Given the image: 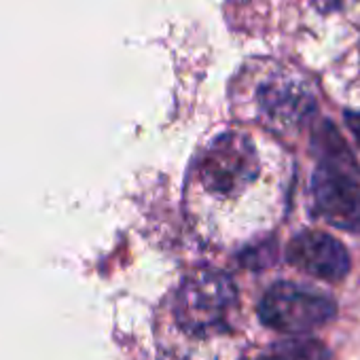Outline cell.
Returning <instances> with one entry per match:
<instances>
[{"label":"cell","mask_w":360,"mask_h":360,"mask_svg":"<svg viewBox=\"0 0 360 360\" xmlns=\"http://www.w3.org/2000/svg\"><path fill=\"white\" fill-rule=\"evenodd\" d=\"M286 259L297 269L326 282H339L349 271L345 246L322 231H303L295 236L286 248Z\"/></svg>","instance_id":"cell-6"},{"label":"cell","mask_w":360,"mask_h":360,"mask_svg":"<svg viewBox=\"0 0 360 360\" xmlns=\"http://www.w3.org/2000/svg\"><path fill=\"white\" fill-rule=\"evenodd\" d=\"M238 290L233 280L217 269H198L180 284L174 314L178 324L189 333L206 335L223 326L236 305Z\"/></svg>","instance_id":"cell-1"},{"label":"cell","mask_w":360,"mask_h":360,"mask_svg":"<svg viewBox=\"0 0 360 360\" xmlns=\"http://www.w3.org/2000/svg\"><path fill=\"white\" fill-rule=\"evenodd\" d=\"M345 123H347L349 131L354 134L356 142L360 144V112H345Z\"/></svg>","instance_id":"cell-9"},{"label":"cell","mask_w":360,"mask_h":360,"mask_svg":"<svg viewBox=\"0 0 360 360\" xmlns=\"http://www.w3.org/2000/svg\"><path fill=\"white\" fill-rule=\"evenodd\" d=\"M259 360H284V358H280V356H265V358H259Z\"/></svg>","instance_id":"cell-10"},{"label":"cell","mask_w":360,"mask_h":360,"mask_svg":"<svg viewBox=\"0 0 360 360\" xmlns=\"http://www.w3.org/2000/svg\"><path fill=\"white\" fill-rule=\"evenodd\" d=\"M311 198L318 219L341 231L360 233V183L356 165L320 161L311 178Z\"/></svg>","instance_id":"cell-4"},{"label":"cell","mask_w":360,"mask_h":360,"mask_svg":"<svg viewBox=\"0 0 360 360\" xmlns=\"http://www.w3.org/2000/svg\"><path fill=\"white\" fill-rule=\"evenodd\" d=\"M337 314V305L330 297L297 286L292 282L274 284L259 303V316L263 324L278 333L303 335L311 333Z\"/></svg>","instance_id":"cell-3"},{"label":"cell","mask_w":360,"mask_h":360,"mask_svg":"<svg viewBox=\"0 0 360 360\" xmlns=\"http://www.w3.org/2000/svg\"><path fill=\"white\" fill-rule=\"evenodd\" d=\"M259 172L261 161L255 142L242 134H225L206 148L198 176L208 193L233 198L255 183Z\"/></svg>","instance_id":"cell-2"},{"label":"cell","mask_w":360,"mask_h":360,"mask_svg":"<svg viewBox=\"0 0 360 360\" xmlns=\"http://www.w3.org/2000/svg\"><path fill=\"white\" fill-rule=\"evenodd\" d=\"M255 98L261 119L276 129L297 127L309 121L316 112V100L309 89L278 72L259 83Z\"/></svg>","instance_id":"cell-5"},{"label":"cell","mask_w":360,"mask_h":360,"mask_svg":"<svg viewBox=\"0 0 360 360\" xmlns=\"http://www.w3.org/2000/svg\"><path fill=\"white\" fill-rule=\"evenodd\" d=\"M309 3L322 13H333V11H341V9L358 3V0H309Z\"/></svg>","instance_id":"cell-8"},{"label":"cell","mask_w":360,"mask_h":360,"mask_svg":"<svg viewBox=\"0 0 360 360\" xmlns=\"http://www.w3.org/2000/svg\"><path fill=\"white\" fill-rule=\"evenodd\" d=\"M276 356L284 360H328V349L316 339H290L276 347Z\"/></svg>","instance_id":"cell-7"}]
</instances>
